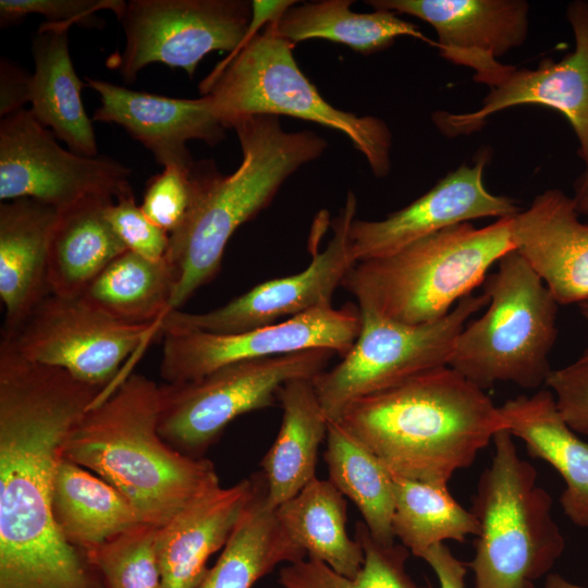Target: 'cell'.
I'll return each mask as SVG.
<instances>
[{
  "label": "cell",
  "instance_id": "4316f807",
  "mask_svg": "<svg viewBox=\"0 0 588 588\" xmlns=\"http://www.w3.org/2000/svg\"><path fill=\"white\" fill-rule=\"evenodd\" d=\"M113 198L89 196L59 210L48 254L51 293L79 296L108 264L127 250L107 218Z\"/></svg>",
  "mask_w": 588,
  "mask_h": 588
},
{
  "label": "cell",
  "instance_id": "7c38bea8",
  "mask_svg": "<svg viewBox=\"0 0 588 588\" xmlns=\"http://www.w3.org/2000/svg\"><path fill=\"white\" fill-rule=\"evenodd\" d=\"M247 0H130L119 21L125 47L115 63L126 83L159 62L192 77L211 51H236L250 38ZM114 65V64H113Z\"/></svg>",
  "mask_w": 588,
  "mask_h": 588
},
{
  "label": "cell",
  "instance_id": "b9f144b4",
  "mask_svg": "<svg viewBox=\"0 0 588 588\" xmlns=\"http://www.w3.org/2000/svg\"><path fill=\"white\" fill-rule=\"evenodd\" d=\"M572 198L577 212L588 217V161L586 170L575 181L574 197Z\"/></svg>",
  "mask_w": 588,
  "mask_h": 588
},
{
  "label": "cell",
  "instance_id": "ac0fdd59",
  "mask_svg": "<svg viewBox=\"0 0 588 588\" xmlns=\"http://www.w3.org/2000/svg\"><path fill=\"white\" fill-rule=\"evenodd\" d=\"M488 154L473 167L461 166L426 194L379 221L354 219L350 229L356 262L392 254L445 228L473 219L513 217L519 212L514 199L491 194L483 185Z\"/></svg>",
  "mask_w": 588,
  "mask_h": 588
},
{
  "label": "cell",
  "instance_id": "d6a6232c",
  "mask_svg": "<svg viewBox=\"0 0 588 588\" xmlns=\"http://www.w3.org/2000/svg\"><path fill=\"white\" fill-rule=\"evenodd\" d=\"M393 480V534L415 556L445 540L464 542L468 536L478 535L477 518L453 498L446 486L400 477Z\"/></svg>",
  "mask_w": 588,
  "mask_h": 588
},
{
  "label": "cell",
  "instance_id": "cb8c5ba5",
  "mask_svg": "<svg viewBox=\"0 0 588 588\" xmlns=\"http://www.w3.org/2000/svg\"><path fill=\"white\" fill-rule=\"evenodd\" d=\"M70 26L42 23L32 44L30 113L75 154L96 157L98 148L69 51Z\"/></svg>",
  "mask_w": 588,
  "mask_h": 588
},
{
  "label": "cell",
  "instance_id": "ffe728a7",
  "mask_svg": "<svg viewBox=\"0 0 588 588\" xmlns=\"http://www.w3.org/2000/svg\"><path fill=\"white\" fill-rule=\"evenodd\" d=\"M578 216L573 198L551 188L512 217L515 250L559 305L588 299V223Z\"/></svg>",
  "mask_w": 588,
  "mask_h": 588
},
{
  "label": "cell",
  "instance_id": "e0dca14e",
  "mask_svg": "<svg viewBox=\"0 0 588 588\" xmlns=\"http://www.w3.org/2000/svg\"><path fill=\"white\" fill-rule=\"evenodd\" d=\"M567 19L575 49L561 61L543 59L535 70L515 68L491 90L479 110L451 114L436 112L433 121L446 136L469 134L485 125L489 115L517 105L535 103L560 111L579 142L578 155L588 161V3L574 1Z\"/></svg>",
  "mask_w": 588,
  "mask_h": 588
},
{
  "label": "cell",
  "instance_id": "5b68a950",
  "mask_svg": "<svg viewBox=\"0 0 588 588\" xmlns=\"http://www.w3.org/2000/svg\"><path fill=\"white\" fill-rule=\"evenodd\" d=\"M511 225L512 217L480 229L454 224L392 254L356 262L341 286L359 309L381 317L407 324L439 320L515 249Z\"/></svg>",
  "mask_w": 588,
  "mask_h": 588
},
{
  "label": "cell",
  "instance_id": "8fae6325",
  "mask_svg": "<svg viewBox=\"0 0 588 588\" xmlns=\"http://www.w3.org/2000/svg\"><path fill=\"white\" fill-rule=\"evenodd\" d=\"M160 323H124L79 297L49 293L1 340L26 359L64 369L108 395L126 377L125 362L162 336Z\"/></svg>",
  "mask_w": 588,
  "mask_h": 588
},
{
  "label": "cell",
  "instance_id": "7402d4cb",
  "mask_svg": "<svg viewBox=\"0 0 588 588\" xmlns=\"http://www.w3.org/2000/svg\"><path fill=\"white\" fill-rule=\"evenodd\" d=\"M59 210L33 198L0 205L1 333L12 332L49 293L48 254Z\"/></svg>",
  "mask_w": 588,
  "mask_h": 588
},
{
  "label": "cell",
  "instance_id": "1f68e13d",
  "mask_svg": "<svg viewBox=\"0 0 588 588\" xmlns=\"http://www.w3.org/2000/svg\"><path fill=\"white\" fill-rule=\"evenodd\" d=\"M323 458L329 481L358 509L371 536L394 543V480L380 461L339 421L329 420Z\"/></svg>",
  "mask_w": 588,
  "mask_h": 588
},
{
  "label": "cell",
  "instance_id": "836d02e7",
  "mask_svg": "<svg viewBox=\"0 0 588 588\" xmlns=\"http://www.w3.org/2000/svg\"><path fill=\"white\" fill-rule=\"evenodd\" d=\"M355 538L364 551V563L353 578L338 574L327 564L308 558L285 564L278 581L282 588H430L417 585L406 569L409 551L403 544L377 541L363 522Z\"/></svg>",
  "mask_w": 588,
  "mask_h": 588
},
{
  "label": "cell",
  "instance_id": "2e32d148",
  "mask_svg": "<svg viewBox=\"0 0 588 588\" xmlns=\"http://www.w3.org/2000/svg\"><path fill=\"white\" fill-rule=\"evenodd\" d=\"M375 10L405 13L429 23L436 47L449 61L475 70V79L497 85L513 69L497 58L520 46L529 4L523 0H369Z\"/></svg>",
  "mask_w": 588,
  "mask_h": 588
},
{
  "label": "cell",
  "instance_id": "d6986e66",
  "mask_svg": "<svg viewBox=\"0 0 588 588\" xmlns=\"http://www.w3.org/2000/svg\"><path fill=\"white\" fill-rule=\"evenodd\" d=\"M100 100L94 121L122 126L166 167L191 169L187 142L197 139L216 146L225 127L215 115L207 96L182 99L133 90L103 79L86 78Z\"/></svg>",
  "mask_w": 588,
  "mask_h": 588
},
{
  "label": "cell",
  "instance_id": "3957f363",
  "mask_svg": "<svg viewBox=\"0 0 588 588\" xmlns=\"http://www.w3.org/2000/svg\"><path fill=\"white\" fill-rule=\"evenodd\" d=\"M159 412L160 385L139 373L126 376L85 413L60 449L62 457L120 491L143 524L157 528L221 487L210 460L163 441Z\"/></svg>",
  "mask_w": 588,
  "mask_h": 588
},
{
  "label": "cell",
  "instance_id": "ee69618b",
  "mask_svg": "<svg viewBox=\"0 0 588 588\" xmlns=\"http://www.w3.org/2000/svg\"><path fill=\"white\" fill-rule=\"evenodd\" d=\"M578 307L583 317L588 321V299L578 304ZM583 356L588 357V348L585 351Z\"/></svg>",
  "mask_w": 588,
  "mask_h": 588
},
{
  "label": "cell",
  "instance_id": "f35d334b",
  "mask_svg": "<svg viewBox=\"0 0 588 588\" xmlns=\"http://www.w3.org/2000/svg\"><path fill=\"white\" fill-rule=\"evenodd\" d=\"M559 412L576 432L588 434V357L552 370L546 381Z\"/></svg>",
  "mask_w": 588,
  "mask_h": 588
},
{
  "label": "cell",
  "instance_id": "5bb4252c",
  "mask_svg": "<svg viewBox=\"0 0 588 588\" xmlns=\"http://www.w3.org/2000/svg\"><path fill=\"white\" fill-rule=\"evenodd\" d=\"M360 330L358 306L324 304L278 323L238 333L170 331L162 334L160 376L166 383L198 379L222 366L326 348L341 357Z\"/></svg>",
  "mask_w": 588,
  "mask_h": 588
},
{
  "label": "cell",
  "instance_id": "484cf974",
  "mask_svg": "<svg viewBox=\"0 0 588 588\" xmlns=\"http://www.w3.org/2000/svg\"><path fill=\"white\" fill-rule=\"evenodd\" d=\"M51 505L65 540L88 553L143 524L120 491L61 455L52 478Z\"/></svg>",
  "mask_w": 588,
  "mask_h": 588
},
{
  "label": "cell",
  "instance_id": "9c48e42d",
  "mask_svg": "<svg viewBox=\"0 0 588 588\" xmlns=\"http://www.w3.org/2000/svg\"><path fill=\"white\" fill-rule=\"evenodd\" d=\"M335 355L326 348L243 360L198 379L160 385L159 434L177 452L204 458L237 417L270 407L287 381L313 379Z\"/></svg>",
  "mask_w": 588,
  "mask_h": 588
},
{
  "label": "cell",
  "instance_id": "8992f818",
  "mask_svg": "<svg viewBox=\"0 0 588 588\" xmlns=\"http://www.w3.org/2000/svg\"><path fill=\"white\" fill-rule=\"evenodd\" d=\"M277 21V20H275ZM232 52L199 85L225 128L252 115H287L343 133L377 177L391 169L392 135L379 118L343 111L326 100L299 70L294 46L274 21Z\"/></svg>",
  "mask_w": 588,
  "mask_h": 588
},
{
  "label": "cell",
  "instance_id": "83f0119b",
  "mask_svg": "<svg viewBox=\"0 0 588 588\" xmlns=\"http://www.w3.org/2000/svg\"><path fill=\"white\" fill-rule=\"evenodd\" d=\"M306 552L281 525L266 503V483L259 481L216 564L196 588H252L280 564L304 560Z\"/></svg>",
  "mask_w": 588,
  "mask_h": 588
},
{
  "label": "cell",
  "instance_id": "e575fe53",
  "mask_svg": "<svg viewBox=\"0 0 588 588\" xmlns=\"http://www.w3.org/2000/svg\"><path fill=\"white\" fill-rule=\"evenodd\" d=\"M156 534L142 524L89 553L105 588H161Z\"/></svg>",
  "mask_w": 588,
  "mask_h": 588
},
{
  "label": "cell",
  "instance_id": "d4e9b609",
  "mask_svg": "<svg viewBox=\"0 0 588 588\" xmlns=\"http://www.w3.org/2000/svg\"><path fill=\"white\" fill-rule=\"evenodd\" d=\"M282 420L277 438L260 462L270 509L295 497L317 478L319 448L329 420L318 401L313 379L296 378L277 393Z\"/></svg>",
  "mask_w": 588,
  "mask_h": 588
},
{
  "label": "cell",
  "instance_id": "52a82bcc",
  "mask_svg": "<svg viewBox=\"0 0 588 588\" xmlns=\"http://www.w3.org/2000/svg\"><path fill=\"white\" fill-rule=\"evenodd\" d=\"M494 453L480 475L471 512L479 523L468 566L474 588H535L560 559L565 538L552 517V498L522 460L513 436L493 437Z\"/></svg>",
  "mask_w": 588,
  "mask_h": 588
},
{
  "label": "cell",
  "instance_id": "603a6c76",
  "mask_svg": "<svg viewBox=\"0 0 588 588\" xmlns=\"http://www.w3.org/2000/svg\"><path fill=\"white\" fill-rule=\"evenodd\" d=\"M505 428L523 440L529 455L549 463L564 481V514L588 528V443L566 424L550 390L518 395L499 406Z\"/></svg>",
  "mask_w": 588,
  "mask_h": 588
},
{
  "label": "cell",
  "instance_id": "ba28073f",
  "mask_svg": "<svg viewBox=\"0 0 588 588\" xmlns=\"http://www.w3.org/2000/svg\"><path fill=\"white\" fill-rule=\"evenodd\" d=\"M482 284L489 306L463 328L449 366L482 390L497 382L539 388L552 371L559 304L515 249Z\"/></svg>",
  "mask_w": 588,
  "mask_h": 588
},
{
  "label": "cell",
  "instance_id": "4dcf8cb0",
  "mask_svg": "<svg viewBox=\"0 0 588 588\" xmlns=\"http://www.w3.org/2000/svg\"><path fill=\"white\" fill-rule=\"evenodd\" d=\"M352 3V0H320L293 4L274 21L275 32L293 45L324 39L346 45L364 56L389 48L399 36H412L436 46L417 25L396 13L385 10L357 13L350 9Z\"/></svg>",
  "mask_w": 588,
  "mask_h": 588
},
{
  "label": "cell",
  "instance_id": "30bf717a",
  "mask_svg": "<svg viewBox=\"0 0 588 588\" xmlns=\"http://www.w3.org/2000/svg\"><path fill=\"white\" fill-rule=\"evenodd\" d=\"M489 303L486 293L469 294L439 320L407 324L359 309L360 330L342 360L313 378L328 420L364 396L392 388L427 370L449 366L455 341L467 320Z\"/></svg>",
  "mask_w": 588,
  "mask_h": 588
},
{
  "label": "cell",
  "instance_id": "d590c367",
  "mask_svg": "<svg viewBox=\"0 0 588 588\" xmlns=\"http://www.w3.org/2000/svg\"><path fill=\"white\" fill-rule=\"evenodd\" d=\"M123 0H0V26H12L30 14L42 15L47 23L100 27L103 20L96 13L110 10L120 19Z\"/></svg>",
  "mask_w": 588,
  "mask_h": 588
},
{
  "label": "cell",
  "instance_id": "ab89813d",
  "mask_svg": "<svg viewBox=\"0 0 588 588\" xmlns=\"http://www.w3.org/2000/svg\"><path fill=\"white\" fill-rule=\"evenodd\" d=\"M30 79L22 66L7 58L0 60V117L13 114L30 99Z\"/></svg>",
  "mask_w": 588,
  "mask_h": 588
},
{
  "label": "cell",
  "instance_id": "8d00e7d4",
  "mask_svg": "<svg viewBox=\"0 0 588 588\" xmlns=\"http://www.w3.org/2000/svg\"><path fill=\"white\" fill-rule=\"evenodd\" d=\"M191 169L166 167L147 183L140 208L151 222L169 234L179 228L189 208Z\"/></svg>",
  "mask_w": 588,
  "mask_h": 588
},
{
  "label": "cell",
  "instance_id": "44dd1931",
  "mask_svg": "<svg viewBox=\"0 0 588 588\" xmlns=\"http://www.w3.org/2000/svg\"><path fill=\"white\" fill-rule=\"evenodd\" d=\"M259 481V471L194 500L157 528L161 588H196L207 561L228 542Z\"/></svg>",
  "mask_w": 588,
  "mask_h": 588
},
{
  "label": "cell",
  "instance_id": "7bdbcfd3",
  "mask_svg": "<svg viewBox=\"0 0 588 588\" xmlns=\"http://www.w3.org/2000/svg\"><path fill=\"white\" fill-rule=\"evenodd\" d=\"M544 588H588L569 581L560 574H548L544 583Z\"/></svg>",
  "mask_w": 588,
  "mask_h": 588
},
{
  "label": "cell",
  "instance_id": "74e56055",
  "mask_svg": "<svg viewBox=\"0 0 588 588\" xmlns=\"http://www.w3.org/2000/svg\"><path fill=\"white\" fill-rule=\"evenodd\" d=\"M106 213L127 250L152 260L167 256L170 234L147 218L133 192L117 198L107 207Z\"/></svg>",
  "mask_w": 588,
  "mask_h": 588
},
{
  "label": "cell",
  "instance_id": "7a4b0ae2",
  "mask_svg": "<svg viewBox=\"0 0 588 588\" xmlns=\"http://www.w3.org/2000/svg\"><path fill=\"white\" fill-rule=\"evenodd\" d=\"M393 477L448 486L505 428L500 408L450 366L348 404L336 419Z\"/></svg>",
  "mask_w": 588,
  "mask_h": 588
},
{
  "label": "cell",
  "instance_id": "9a60e30c",
  "mask_svg": "<svg viewBox=\"0 0 588 588\" xmlns=\"http://www.w3.org/2000/svg\"><path fill=\"white\" fill-rule=\"evenodd\" d=\"M357 209L350 192L345 206L332 221L333 235L322 252L301 272L257 284L221 307L206 313L170 310L160 323L161 334L170 331L238 333L278 323L324 304L352 267L350 229Z\"/></svg>",
  "mask_w": 588,
  "mask_h": 588
},
{
  "label": "cell",
  "instance_id": "f546056e",
  "mask_svg": "<svg viewBox=\"0 0 588 588\" xmlns=\"http://www.w3.org/2000/svg\"><path fill=\"white\" fill-rule=\"evenodd\" d=\"M176 283L167 256L152 260L126 250L108 264L79 297L94 309L130 324L160 322L170 311Z\"/></svg>",
  "mask_w": 588,
  "mask_h": 588
},
{
  "label": "cell",
  "instance_id": "4fadbf2b",
  "mask_svg": "<svg viewBox=\"0 0 588 588\" xmlns=\"http://www.w3.org/2000/svg\"><path fill=\"white\" fill-rule=\"evenodd\" d=\"M29 110L0 121V199L33 198L58 210L96 195L132 193L131 169L105 157L66 150Z\"/></svg>",
  "mask_w": 588,
  "mask_h": 588
},
{
  "label": "cell",
  "instance_id": "6da1fadb",
  "mask_svg": "<svg viewBox=\"0 0 588 588\" xmlns=\"http://www.w3.org/2000/svg\"><path fill=\"white\" fill-rule=\"evenodd\" d=\"M103 393L0 342V588H105L51 505L61 445Z\"/></svg>",
  "mask_w": 588,
  "mask_h": 588
},
{
  "label": "cell",
  "instance_id": "60d3db41",
  "mask_svg": "<svg viewBox=\"0 0 588 588\" xmlns=\"http://www.w3.org/2000/svg\"><path fill=\"white\" fill-rule=\"evenodd\" d=\"M436 574L439 588H465L467 566L444 543H438L419 556Z\"/></svg>",
  "mask_w": 588,
  "mask_h": 588
},
{
  "label": "cell",
  "instance_id": "f1b7e54d",
  "mask_svg": "<svg viewBox=\"0 0 588 588\" xmlns=\"http://www.w3.org/2000/svg\"><path fill=\"white\" fill-rule=\"evenodd\" d=\"M275 513L308 558L348 578L360 571L364 551L358 540L348 536L346 501L329 480L314 479Z\"/></svg>",
  "mask_w": 588,
  "mask_h": 588
},
{
  "label": "cell",
  "instance_id": "277c9868",
  "mask_svg": "<svg viewBox=\"0 0 588 588\" xmlns=\"http://www.w3.org/2000/svg\"><path fill=\"white\" fill-rule=\"evenodd\" d=\"M232 128L242 149L232 174L220 173L212 160L195 161L191 169V205L170 234L167 253L176 278L172 310L217 275L237 228L266 209L283 183L328 147L316 132L284 131L275 115L247 117Z\"/></svg>",
  "mask_w": 588,
  "mask_h": 588
}]
</instances>
